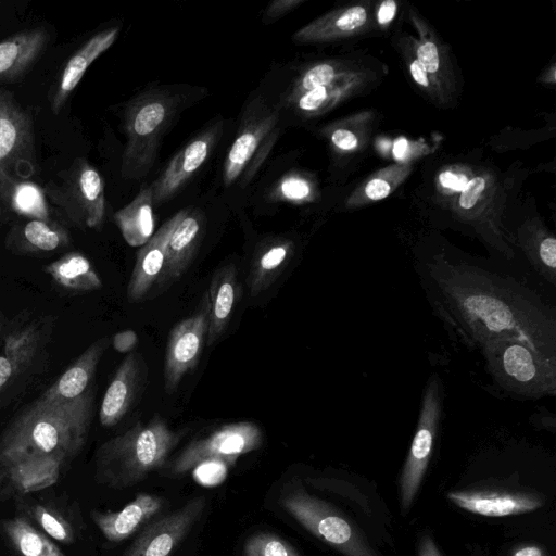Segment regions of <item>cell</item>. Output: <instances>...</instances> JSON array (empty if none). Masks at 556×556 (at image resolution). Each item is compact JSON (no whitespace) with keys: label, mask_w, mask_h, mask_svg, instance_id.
<instances>
[{"label":"cell","mask_w":556,"mask_h":556,"mask_svg":"<svg viewBox=\"0 0 556 556\" xmlns=\"http://www.w3.org/2000/svg\"><path fill=\"white\" fill-rule=\"evenodd\" d=\"M277 118L276 109L258 102L251 105L225 161L224 181L227 186L241 175L261 143L274 130Z\"/></svg>","instance_id":"cell-14"},{"label":"cell","mask_w":556,"mask_h":556,"mask_svg":"<svg viewBox=\"0 0 556 556\" xmlns=\"http://www.w3.org/2000/svg\"><path fill=\"white\" fill-rule=\"evenodd\" d=\"M486 181L483 177L478 176L468 180L459 195V206L464 210L472 208L478 202L480 195L485 189Z\"/></svg>","instance_id":"cell-37"},{"label":"cell","mask_w":556,"mask_h":556,"mask_svg":"<svg viewBox=\"0 0 556 556\" xmlns=\"http://www.w3.org/2000/svg\"><path fill=\"white\" fill-rule=\"evenodd\" d=\"M2 529L18 556H65L48 535L25 517L4 520Z\"/></svg>","instance_id":"cell-30"},{"label":"cell","mask_w":556,"mask_h":556,"mask_svg":"<svg viewBox=\"0 0 556 556\" xmlns=\"http://www.w3.org/2000/svg\"><path fill=\"white\" fill-rule=\"evenodd\" d=\"M0 203L27 219H54L43 188L1 169Z\"/></svg>","instance_id":"cell-26"},{"label":"cell","mask_w":556,"mask_h":556,"mask_svg":"<svg viewBox=\"0 0 556 556\" xmlns=\"http://www.w3.org/2000/svg\"><path fill=\"white\" fill-rule=\"evenodd\" d=\"M443 415V384L433 372L427 380L415 433L399 481L400 503L408 509L419 490L432 456Z\"/></svg>","instance_id":"cell-7"},{"label":"cell","mask_w":556,"mask_h":556,"mask_svg":"<svg viewBox=\"0 0 556 556\" xmlns=\"http://www.w3.org/2000/svg\"><path fill=\"white\" fill-rule=\"evenodd\" d=\"M202 237V217L198 212L184 215L169 236L157 288H166L179 279L191 264Z\"/></svg>","instance_id":"cell-22"},{"label":"cell","mask_w":556,"mask_h":556,"mask_svg":"<svg viewBox=\"0 0 556 556\" xmlns=\"http://www.w3.org/2000/svg\"><path fill=\"white\" fill-rule=\"evenodd\" d=\"M3 478H5L4 473L2 472V470H0V486H1V483L3 481Z\"/></svg>","instance_id":"cell-51"},{"label":"cell","mask_w":556,"mask_h":556,"mask_svg":"<svg viewBox=\"0 0 556 556\" xmlns=\"http://www.w3.org/2000/svg\"><path fill=\"white\" fill-rule=\"evenodd\" d=\"M446 496L456 506L485 517L525 514L543 504L535 494L507 490L452 491Z\"/></svg>","instance_id":"cell-16"},{"label":"cell","mask_w":556,"mask_h":556,"mask_svg":"<svg viewBox=\"0 0 556 556\" xmlns=\"http://www.w3.org/2000/svg\"><path fill=\"white\" fill-rule=\"evenodd\" d=\"M184 211L175 214L141 247L126 289L129 302H140L156 283L165 261L167 241L174 228L184 215Z\"/></svg>","instance_id":"cell-19"},{"label":"cell","mask_w":556,"mask_h":556,"mask_svg":"<svg viewBox=\"0 0 556 556\" xmlns=\"http://www.w3.org/2000/svg\"><path fill=\"white\" fill-rule=\"evenodd\" d=\"M43 27L18 31L0 41V83L21 78L40 58L49 43Z\"/></svg>","instance_id":"cell-23"},{"label":"cell","mask_w":556,"mask_h":556,"mask_svg":"<svg viewBox=\"0 0 556 556\" xmlns=\"http://www.w3.org/2000/svg\"><path fill=\"white\" fill-rule=\"evenodd\" d=\"M440 184L454 191H462L468 182L467 176L453 172H443L439 176Z\"/></svg>","instance_id":"cell-42"},{"label":"cell","mask_w":556,"mask_h":556,"mask_svg":"<svg viewBox=\"0 0 556 556\" xmlns=\"http://www.w3.org/2000/svg\"><path fill=\"white\" fill-rule=\"evenodd\" d=\"M396 13V3L393 0H386L378 10V22L381 25L389 24Z\"/></svg>","instance_id":"cell-44"},{"label":"cell","mask_w":556,"mask_h":556,"mask_svg":"<svg viewBox=\"0 0 556 556\" xmlns=\"http://www.w3.org/2000/svg\"><path fill=\"white\" fill-rule=\"evenodd\" d=\"M207 311L204 308L170 330L164 361V388L173 393L186 374L192 370L202 354L207 338Z\"/></svg>","instance_id":"cell-10"},{"label":"cell","mask_w":556,"mask_h":556,"mask_svg":"<svg viewBox=\"0 0 556 556\" xmlns=\"http://www.w3.org/2000/svg\"><path fill=\"white\" fill-rule=\"evenodd\" d=\"M43 271L68 293H87L102 288V280L90 260L77 251L67 252L47 264Z\"/></svg>","instance_id":"cell-27"},{"label":"cell","mask_w":556,"mask_h":556,"mask_svg":"<svg viewBox=\"0 0 556 556\" xmlns=\"http://www.w3.org/2000/svg\"><path fill=\"white\" fill-rule=\"evenodd\" d=\"M263 444V432L253 421L224 425L206 437L191 441L172 462L169 473L181 476L198 466L219 463L232 466L237 459Z\"/></svg>","instance_id":"cell-9"},{"label":"cell","mask_w":556,"mask_h":556,"mask_svg":"<svg viewBox=\"0 0 556 556\" xmlns=\"http://www.w3.org/2000/svg\"><path fill=\"white\" fill-rule=\"evenodd\" d=\"M34 156V124L14 94L0 89V169L13 174Z\"/></svg>","instance_id":"cell-13"},{"label":"cell","mask_w":556,"mask_h":556,"mask_svg":"<svg viewBox=\"0 0 556 556\" xmlns=\"http://www.w3.org/2000/svg\"><path fill=\"white\" fill-rule=\"evenodd\" d=\"M238 292L236 267L229 264L219 268L212 278L205 302L208 319L206 344L215 343L226 330Z\"/></svg>","instance_id":"cell-25"},{"label":"cell","mask_w":556,"mask_h":556,"mask_svg":"<svg viewBox=\"0 0 556 556\" xmlns=\"http://www.w3.org/2000/svg\"><path fill=\"white\" fill-rule=\"evenodd\" d=\"M410 74L414 78V80L422 86L428 87L429 86V76L428 73L421 67V65L418 63L417 60H414L409 65Z\"/></svg>","instance_id":"cell-46"},{"label":"cell","mask_w":556,"mask_h":556,"mask_svg":"<svg viewBox=\"0 0 556 556\" xmlns=\"http://www.w3.org/2000/svg\"><path fill=\"white\" fill-rule=\"evenodd\" d=\"M2 217H3V211H2V206L0 205V222H1Z\"/></svg>","instance_id":"cell-52"},{"label":"cell","mask_w":556,"mask_h":556,"mask_svg":"<svg viewBox=\"0 0 556 556\" xmlns=\"http://www.w3.org/2000/svg\"><path fill=\"white\" fill-rule=\"evenodd\" d=\"M280 195L290 201H300L306 199L311 193L308 184L295 176L285 178L279 185Z\"/></svg>","instance_id":"cell-36"},{"label":"cell","mask_w":556,"mask_h":556,"mask_svg":"<svg viewBox=\"0 0 556 556\" xmlns=\"http://www.w3.org/2000/svg\"><path fill=\"white\" fill-rule=\"evenodd\" d=\"M417 61L428 74H435L440 66V58L437 46L426 41L417 48Z\"/></svg>","instance_id":"cell-38"},{"label":"cell","mask_w":556,"mask_h":556,"mask_svg":"<svg viewBox=\"0 0 556 556\" xmlns=\"http://www.w3.org/2000/svg\"><path fill=\"white\" fill-rule=\"evenodd\" d=\"M30 515L49 538L64 544L74 542L75 535L71 522L54 508L46 505H34Z\"/></svg>","instance_id":"cell-32"},{"label":"cell","mask_w":556,"mask_h":556,"mask_svg":"<svg viewBox=\"0 0 556 556\" xmlns=\"http://www.w3.org/2000/svg\"><path fill=\"white\" fill-rule=\"evenodd\" d=\"M334 76L336 71L331 64H317L302 75V77L293 86L291 93L288 96V99L292 101L306 91L318 87L328 86L333 80Z\"/></svg>","instance_id":"cell-34"},{"label":"cell","mask_w":556,"mask_h":556,"mask_svg":"<svg viewBox=\"0 0 556 556\" xmlns=\"http://www.w3.org/2000/svg\"><path fill=\"white\" fill-rule=\"evenodd\" d=\"M244 556H300L286 540L273 533L252 535L244 545Z\"/></svg>","instance_id":"cell-33"},{"label":"cell","mask_w":556,"mask_h":556,"mask_svg":"<svg viewBox=\"0 0 556 556\" xmlns=\"http://www.w3.org/2000/svg\"><path fill=\"white\" fill-rule=\"evenodd\" d=\"M331 141L342 150H352L358 144L357 137L352 131L342 128L332 132Z\"/></svg>","instance_id":"cell-41"},{"label":"cell","mask_w":556,"mask_h":556,"mask_svg":"<svg viewBox=\"0 0 556 556\" xmlns=\"http://www.w3.org/2000/svg\"><path fill=\"white\" fill-rule=\"evenodd\" d=\"M111 343L115 351L130 353L138 343V336L134 330H123L113 336Z\"/></svg>","instance_id":"cell-39"},{"label":"cell","mask_w":556,"mask_h":556,"mask_svg":"<svg viewBox=\"0 0 556 556\" xmlns=\"http://www.w3.org/2000/svg\"><path fill=\"white\" fill-rule=\"evenodd\" d=\"M296 4H299L298 0L275 1L268 7L267 12H266V17H270V18L279 17V16L283 15L285 13H287L288 11H290Z\"/></svg>","instance_id":"cell-43"},{"label":"cell","mask_w":556,"mask_h":556,"mask_svg":"<svg viewBox=\"0 0 556 556\" xmlns=\"http://www.w3.org/2000/svg\"><path fill=\"white\" fill-rule=\"evenodd\" d=\"M418 556H443L434 541L429 535H424L418 544Z\"/></svg>","instance_id":"cell-45"},{"label":"cell","mask_w":556,"mask_h":556,"mask_svg":"<svg viewBox=\"0 0 556 556\" xmlns=\"http://www.w3.org/2000/svg\"><path fill=\"white\" fill-rule=\"evenodd\" d=\"M493 386L518 400H538L556 394V358L532 350L513 338H497L480 348Z\"/></svg>","instance_id":"cell-4"},{"label":"cell","mask_w":556,"mask_h":556,"mask_svg":"<svg viewBox=\"0 0 556 556\" xmlns=\"http://www.w3.org/2000/svg\"><path fill=\"white\" fill-rule=\"evenodd\" d=\"M511 556H548V554L539 545L527 544L517 547Z\"/></svg>","instance_id":"cell-47"},{"label":"cell","mask_w":556,"mask_h":556,"mask_svg":"<svg viewBox=\"0 0 556 556\" xmlns=\"http://www.w3.org/2000/svg\"><path fill=\"white\" fill-rule=\"evenodd\" d=\"M153 194L151 187H143L137 197L114 214V220L130 247H142L153 236Z\"/></svg>","instance_id":"cell-28"},{"label":"cell","mask_w":556,"mask_h":556,"mask_svg":"<svg viewBox=\"0 0 556 556\" xmlns=\"http://www.w3.org/2000/svg\"><path fill=\"white\" fill-rule=\"evenodd\" d=\"M293 252V244L279 240L262 249L255 256L249 276V287L253 295L268 289L282 273Z\"/></svg>","instance_id":"cell-29"},{"label":"cell","mask_w":556,"mask_h":556,"mask_svg":"<svg viewBox=\"0 0 556 556\" xmlns=\"http://www.w3.org/2000/svg\"><path fill=\"white\" fill-rule=\"evenodd\" d=\"M328 98L329 89L325 86L306 91L293 99L292 102L303 112H315L326 103Z\"/></svg>","instance_id":"cell-35"},{"label":"cell","mask_w":556,"mask_h":556,"mask_svg":"<svg viewBox=\"0 0 556 556\" xmlns=\"http://www.w3.org/2000/svg\"><path fill=\"white\" fill-rule=\"evenodd\" d=\"M390 192V184L379 177L371 179L365 187V194L374 201L384 199Z\"/></svg>","instance_id":"cell-40"},{"label":"cell","mask_w":556,"mask_h":556,"mask_svg":"<svg viewBox=\"0 0 556 556\" xmlns=\"http://www.w3.org/2000/svg\"><path fill=\"white\" fill-rule=\"evenodd\" d=\"M408 142L404 139H397L393 146V154L396 159H403L406 155Z\"/></svg>","instance_id":"cell-49"},{"label":"cell","mask_w":556,"mask_h":556,"mask_svg":"<svg viewBox=\"0 0 556 556\" xmlns=\"http://www.w3.org/2000/svg\"><path fill=\"white\" fill-rule=\"evenodd\" d=\"M533 417H536L539 425L543 428L551 427L552 430L555 429V415L546 409L544 412H538Z\"/></svg>","instance_id":"cell-48"},{"label":"cell","mask_w":556,"mask_h":556,"mask_svg":"<svg viewBox=\"0 0 556 556\" xmlns=\"http://www.w3.org/2000/svg\"><path fill=\"white\" fill-rule=\"evenodd\" d=\"M206 506L203 495L149 523L124 556H170L201 517Z\"/></svg>","instance_id":"cell-11"},{"label":"cell","mask_w":556,"mask_h":556,"mask_svg":"<svg viewBox=\"0 0 556 556\" xmlns=\"http://www.w3.org/2000/svg\"><path fill=\"white\" fill-rule=\"evenodd\" d=\"M109 344L108 337L92 342L37 400L68 402L90 391L98 365Z\"/></svg>","instance_id":"cell-20"},{"label":"cell","mask_w":556,"mask_h":556,"mask_svg":"<svg viewBox=\"0 0 556 556\" xmlns=\"http://www.w3.org/2000/svg\"><path fill=\"white\" fill-rule=\"evenodd\" d=\"M94 392L68 402L36 400L0 437V470L22 493L53 485L85 446Z\"/></svg>","instance_id":"cell-2"},{"label":"cell","mask_w":556,"mask_h":556,"mask_svg":"<svg viewBox=\"0 0 556 556\" xmlns=\"http://www.w3.org/2000/svg\"><path fill=\"white\" fill-rule=\"evenodd\" d=\"M118 31V27H111L96 34L67 60L49 92L48 99L53 114L60 113L87 68L114 43Z\"/></svg>","instance_id":"cell-17"},{"label":"cell","mask_w":556,"mask_h":556,"mask_svg":"<svg viewBox=\"0 0 556 556\" xmlns=\"http://www.w3.org/2000/svg\"><path fill=\"white\" fill-rule=\"evenodd\" d=\"M163 507V497L140 493L119 510H92L90 516L108 541L118 543L128 539Z\"/></svg>","instance_id":"cell-21"},{"label":"cell","mask_w":556,"mask_h":556,"mask_svg":"<svg viewBox=\"0 0 556 556\" xmlns=\"http://www.w3.org/2000/svg\"><path fill=\"white\" fill-rule=\"evenodd\" d=\"M415 271L434 316L455 340L480 350L513 338L556 358V305L528 277L440 251L417 258Z\"/></svg>","instance_id":"cell-1"},{"label":"cell","mask_w":556,"mask_h":556,"mask_svg":"<svg viewBox=\"0 0 556 556\" xmlns=\"http://www.w3.org/2000/svg\"><path fill=\"white\" fill-rule=\"evenodd\" d=\"M48 334V328L37 320L5 330L0 344V397L33 369Z\"/></svg>","instance_id":"cell-12"},{"label":"cell","mask_w":556,"mask_h":556,"mask_svg":"<svg viewBox=\"0 0 556 556\" xmlns=\"http://www.w3.org/2000/svg\"><path fill=\"white\" fill-rule=\"evenodd\" d=\"M367 20V11L363 7H352L332 18L318 20L294 34L298 42H311L329 38L333 34L350 33L359 28Z\"/></svg>","instance_id":"cell-31"},{"label":"cell","mask_w":556,"mask_h":556,"mask_svg":"<svg viewBox=\"0 0 556 556\" xmlns=\"http://www.w3.org/2000/svg\"><path fill=\"white\" fill-rule=\"evenodd\" d=\"M181 439L155 415L105 441L96 453V479L114 489L129 488L161 468Z\"/></svg>","instance_id":"cell-3"},{"label":"cell","mask_w":556,"mask_h":556,"mask_svg":"<svg viewBox=\"0 0 556 556\" xmlns=\"http://www.w3.org/2000/svg\"><path fill=\"white\" fill-rule=\"evenodd\" d=\"M280 505L308 532L345 556H376L342 514L303 488L286 489L281 494Z\"/></svg>","instance_id":"cell-6"},{"label":"cell","mask_w":556,"mask_h":556,"mask_svg":"<svg viewBox=\"0 0 556 556\" xmlns=\"http://www.w3.org/2000/svg\"><path fill=\"white\" fill-rule=\"evenodd\" d=\"M146 378V368L139 355L128 353L111 379L99 409L103 427L117 425L131 408Z\"/></svg>","instance_id":"cell-15"},{"label":"cell","mask_w":556,"mask_h":556,"mask_svg":"<svg viewBox=\"0 0 556 556\" xmlns=\"http://www.w3.org/2000/svg\"><path fill=\"white\" fill-rule=\"evenodd\" d=\"M48 200L80 229H99L104 220V182L84 157H77L56 180L45 187Z\"/></svg>","instance_id":"cell-5"},{"label":"cell","mask_w":556,"mask_h":556,"mask_svg":"<svg viewBox=\"0 0 556 556\" xmlns=\"http://www.w3.org/2000/svg\"><path fill=\"white\" fill-rule=\"evenodd\" d=\"M175 101L164 93L138 98L126 113L127 143L122 173L126 177L144 174L153 161L161 131L169 121Z\"/></svg>","instance_id":"cell-8"},{"label":"cell","mask_w":556,"mask_h":556,"mask_svg":"<svg viewBox=\"0 0 556 556\" xmlns=\"http://www.w3.org/2000/svg\"><path fill=\"white\" fill-rule=\"evenodd\" d=\"M72 242L64 224L56 219H27L14 225L5 237V248L17 255L42 256L56 253Z\"/></svg>","instance_id":"cell-18"},{"label":"cell","mask_w":556,"mask_h":556,"mask_svg":"<svg viewBox=\"0 0 556 556\" xmlns=\"http://www.w3.org/2000/svg\"><path fill=\"white\" fill-rule=\"evenodd\" d=\"M7 319H5V315L2 311H0V344L2 342V339H3V336H4V332L7 330Z\"/></svg>","instance_id":"cell-50"},{"label":"cell","mask_w":556,"mask_h":556,"mask_svg":"<svg viewBox=\"0 0 556 556\" xmlns=\"http://www.w3.org/2000/svg\"><path fill=\"white\" fill-rule=\"evenodd\" d=\"M214 140L212 131L202 134L179 151L160 178L151 186L153 203L173 195L185 181L204 163Z\"/></svg>","instance_id":"cell-24"}]
</instances>
